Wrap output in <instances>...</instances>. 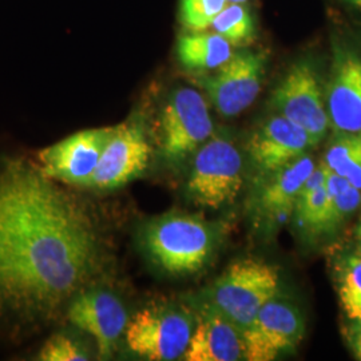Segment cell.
Segmentation results:
<instances>
[{"mask_svg":"<svg viewBox=\"0 0 361 361\" xmlns=\"http://www.w3.org/2000/svg\"><path fill=\"white\" fill-rule=\"evenodd\" d=\"M70 322L92 336L101 359L110 357L125 335L129 317L122 301L106 290L79 293L68 307Z\"/></svg>","mask_w":361,"mask_h":361,"instance_id":"cell-14","label":"cell"},{"mask_svg":"<svg viewBox=\"0 0 361 361\" xmlns=\"http://www.w3.org/2000/svg\"><path fill=\"white\" fill-rule=\"evenodd\" d=\"M194 323V313L185 307L153 304L129 320L125 331L126 344L146 360H177L189 347Z\"/></svg>","mask_w":361,"mask_h":361,"instance_id":"cell-4","label":"cell"},{"mask_svg":"<svg viewBox=\"0 0 361 361\" xmlns=\"http://www.w3.org/2000/svg\"><path fill=\"white\" fill-rule=\"evenodd\" d=\"M99 241L75 197L25 161L0 170V310L47 316L97 273Z\"/></svg>","mask_w":361,"mask_h":361,"instance_id":"cell-1","label":"cell"},{"mask_svg":"<svg viewBox=\"0 0 361 361\" xmlns=\"http://www.w3.org/2000/svg\"><path fill=\"white\" fill-rule=\"evenodd\" d=\"M150 153V145L140 122L129 121L114 126L87 186L114 190L129 183L146 170Z\"/></svg>","mask_w":361,"mask_h":361,"instance_id":"cell-10","label":"cell"},{"mask_svg":"<svg viewBox=\"0 0 361 361\" xmlns=\"http://www.w3.org/2000/svg\"><path fill=\"white\" fill-rule=\"evenodd\" d=\"M271 107L305 130L316 145L331 128L325 91L312 59L300 58L271 92Z\"/></svg>","mask_w":361,"mask_h":361,"instance_id":"cell-7","label":"cell"},{"mask_svg":"<svg viewBox=\"0 0 361 361\" xmlns=\"http://www.w3.org/2000/svg\"><path fill=\"white\" fill-rule=\"evenodd\" d=\"M142 243L149 257L162 271L186 276L201 271L214 253L216 233L201 219L170 213L150 221Z\"/></svg>","mask_w":361,"mask_h":361,"instance_id":"cell-2","label":"cell"},{"mask_svg":"<svg viewBox=\"0 0 361 361\" xmlns=\"http://www.w3.org/2000/svg\"><path fill=\"white\" fill-rule=\"evenodd\" d=\"M335 280L340 305L353 323H361V255H345L335 267Z\"/></svg>","mask_w":361,"mask_h":361,"instance_id":"cell-21","label":"cell"},{"mask_svg":"<svg viewBox=\"0 0 361 361\" xmlns=\"http://www.w3.org/2000/svg\"><path fill=\"white\" fill-rule=\"evenodd\" d=\"M158 123L161 150L171 164L197 153L214 133L207 101L192 87H178L169 94Z\"/></svg>","mask_w":361,"mask_h":361,"instance_id":"cell-6","label":"cell"},{"mask_svg":"<svg viewBox=\"0 0 361 361\" xmlns=\"http://www.w3.org/2000/svg\"><path fill=\"white\" fill-rule=\"evenodd\" d=\"M352 347L357 359L361 360V323H356V328L352 335Z\"/></svg>","mask_w":361,"mask_h":361,"instance_id":"cell-25","label":"cell"},{"mask_svg":"<svg viewBox=\"0 0 361 361\" xmlns=\"http://www.w3.org/2000/svg\"><path fill=\"white\" fill-rule=\"evenodd\" d=\"M241 334L245 360H276L302 341L305 319L293 302L276 296L259 310Z\"/></svg>","mask_w":361,"mask_h":361,"instance_id":"cell-9","label":"cell"},{"mask_svg":"<svg viewBox=\"0 0 361 361\" xmlns=\"http://www.w3.org/2000/svg\"><path fill=\"white\" fill-rule=\"evenodd\" d=\"M193 334L183 359L186 361H235L244 359L243 334L207 300L194 313Z\"/></svg>","mask_w":361,"mask_h":361,"instance_id":"cell-15","label":"cell"},{"mask_svg":"<svg viewBox=\"0 0 361 361\" xmlns=\"http://www.w3.org/2000/svg\"><path fill=\"white\" fill-rule=\"evenodd\" d=\"M314 169V159L304 154L295 162L267 176L256 200L258 217L267 224H273L290 216L295 212L304 182Z\"/></svg>","mask_w":361,"mask_h":361,"instance_id":"cell-16","label":"cell"},{"mask_svg":"<svg viewBox=\"0 0 361 361\" xmlns=\"http://www.w3.org/2000/svg\"><path fill=\"white\" fill-rule=\"evenodd\" d=\"M244 185V161L226 137H212L195 153L186 190L200 207L219 210L234 202Z\"/></svg>","mask_w":361,"mask_h":361,"instance_id":"cell-5","label":"cell"},{"mask_svg":"<svg viewBox=\"0 0 361 361\" xmlns=\"http://www.w3.org/2000/svg\"><path fill=\"white\" fill-rule=\"evenodd\" d=\"M268 63L267 52L240 50L216 70L213 75H200L198 85L207 91L219 116L233 118L244 113L261 91Z\"/></svg>","mask_w":361,"mask_h":361,"instance_id":"cell-8","label":"cell"},{"mask_svg":"<svg viewBox=\"0 0 361 361\" xmlns=\"http://www.w3.org/2000/svg\"><path fill=\"white\" fill-rule=\"evenodd\" d=\"M326 176L328 166L324 162L316 166L304 182L293 212L298 225L312 234L323 233L326 212Z\"/></svg>","mask_w":361,"mask_h":361,"instance_id":"cell-18","label":"cell"},{"mask_svg":"<svg viewBox=\"0 0 361 361\" xmlns=\"http://www.w3.org/2000/svg\"><path fill=\"white\" fill-rule=\"evenodd\" d=\"M361 190L328 168L323 233H332L360 207Z\"/></svg>","mask_w":361,"mask_h":361,"instance_id":"cell-20","label":"cell"},{"mask_svg":"<svg viewBox=\"0 0 361 361\" xmlns=\"http://www.w3.org/2000/svg\"><path fill=\"white\" fill-rule=\"evenodd\" d=\"M314 146L316 143L305 130L290 119L274 114L250 135L247 153L257 171L269 176L307 154Z\"/></svg>","mask_w":361,"mask_h":361,"instance_id":"cell-13","label":"cell"},{"mask_svg":"<svg viewBox=\"0 0 361 361\" xmlns=\"http://www.w3.org/2000/svg\"><path fill=\"white\" fill-rule=\"evenodd\" d=\"M326 110L335 131H361V50L334 43V59L325 89Z\"/></svg>","mask_w":361,"mask_h":361,"instance_id":"cell-11","label":"cell"},{"mask_svg":"<svg viewBox=\"0 0 361 361\" xmlns=\"http://www.w3.org/2000/svg\"><path fill=\"white\" fill-rule=\"evenodd\" d=\"M324 164L361 190V131H335Z\"/></svg>","mask_w":361,"mask_h":361,"instance_id":"cell-19","label":"cell"},{"mask_svg":"<svg viewBox=\"0 0 361 361\" xmlns=\"http://www.w3.org/2000/svg\"><path fill=\"white\" fill-rule=\"evenodd\" d=\"M180 67L195 75H207L232 58L233 46L217 32H189L180 35L176 44Z\"/></svg>","mask_w":361,"mask_h":361,"instance_id":"cell-17","label":"cell"},{"mask_svg":"<svg viewBox=\"0 0 361 361\" xmlns=\"http://www.w3.org/2000/svg\"><path fill=\"white\" fill-rule=\"evenodd\" d=\"M43 361L89 360V355L77 343L65 335L52 336L39 353Z\"/></svg>","mask_w":361,"mask_h":361,"instance_id":"cell-24","label":"cell"},{"mask_svg":"<svg viewBox=\"0 0 361 361\" xmlns=\"http://www.w3.org/2000/svg\"><path fill=\"white\" fill-rule=\"evenodd\" d=\"M228 0H180L182 26L190 32L204 31L212 26Z\"/></svg>","mask_w":361,"mask_h":361,"instance_id":"cell-23","label":"cell"},{"mask_svg":"<svg viewBox=\"0 0 361 361\" xmlns=\"http://www.w3.org/2000/svg\"><path fill=\"white\" fill-rule=\"evenodd\" d=\"M341 1H344V3H347L349 6H352V7H355V8L361 11V0H341Z\"/></svg>","mask_w":361,"mask_h":361,"instance_id":"cell-26","label":"cell"},{"mask_svg":"<svg viewBox=\"0 0 361 361\" xmlns=\"http://www.w3.org/2000/svg\"><path fill=\"white\" fill-rule=\"evenodd\" d=\"M357 238H359V241H360L361 245V219L360 222H359V225H357Z\"/></svg>","mask_w":361,"mask_h":361,"instance_id":"cell-27","label":"cell"},{"mask_svg":"<svg viewBox=\"0 0 361 361\" xmlns=\"http://www.w3.org/2000/svg\"><path fill=\"white\" fill-rule=\"evenodd\" d=\"M228 1H231V3H246L247 0H228Z\"/></svg>","mask_w":361,"mask_h":361,"instance_id":"cell-28","label":"cell"},{"mask_svg":"<svg viewBox=\"0 0 361 361\" xmlns=\"http://www.w3.org/2000/svg\"><path fill=\"white\" fill-rule=\"evenodd\" d=\"M113 128L78 131L39 153L42 173L70 185L87 186Z\"/></svg>","mask_w":361,"mask_h":361,"instance_id":"cell-12","label":"cell"},{"mask_svg":"<svg viewBox=\"0 0 361 361\" xmlns=\"http://www.w3.org/2000/svg\"><path fill=\"white\" fill-rule=\"evenodd\" d=\"M213 30L232 46L249 44L256 38V22L253 13L244 3H231L217 15L212 23Z\"/></svg>","mask_w":361,"mask_h":361,"instance_id":"cell-22","label":"cell"},{"mask_svg":"<svg viewBox=\"0 0 361 361\" xmlns=\"http://www.w3.org/2000/svg\"><path fill=\"white\" fill-rule=\"evenodd\" d=\"M280 276L269 264L240 259L231 264L207 289V300L241 332L259 310L279 296Z\"/></svg>","mask_w":361,"mask_h":361,"instance_id":"cell-3","label":"cell"}]
</instances>
